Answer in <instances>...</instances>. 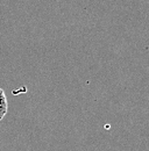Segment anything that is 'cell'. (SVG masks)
Instances as JSON below:
<instances>
[{
	"mask_svg": "<svg viewBox=\"0 0 149 151\" xmlns=\"http://www.w3.org/2000/svg\"><path fill=\"white\" fill-rule=\"evenodd\" d=\"M8 112V101H7V96L6 93L2 88H0V121L6 116V114Z\"/></svg>",
	"mask_w": 149,
	"mask_h": 151,
	"instance_id": "1",
	"label": "cell"
}]
</instances>
